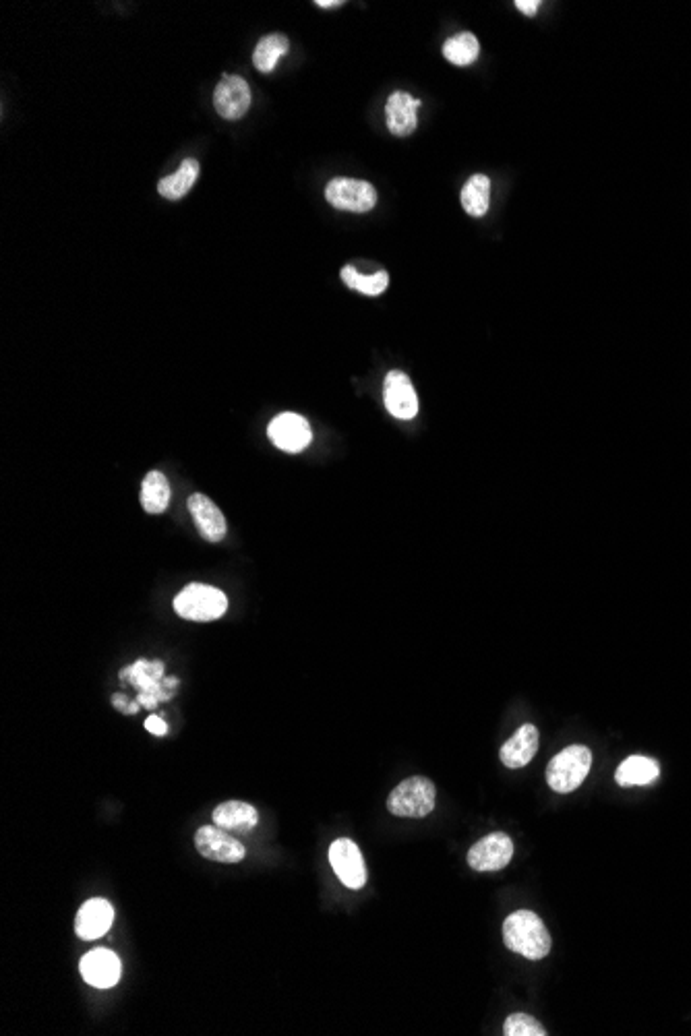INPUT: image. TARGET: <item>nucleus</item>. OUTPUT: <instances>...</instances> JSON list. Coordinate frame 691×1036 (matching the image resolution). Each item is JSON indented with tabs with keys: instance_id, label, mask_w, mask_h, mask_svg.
Returning <instances> with one entry per match:
<instances>
[{
	"instance_id": "obj_1",
	"label": "nucleus",
	"mask_w": 691,
	"mask_h": 1036,
	"mask_svg": "<svg viewBox=\"0 0 691 1036\" xmlns=\"http://www.w3.org/2000/svg\"><path fill=\"white\" fill-rule=\"evenodd\" d=\"M503 941L512 950L528 960H543L551 952V935L545 923L530 910L509 914L503 923Z\"/></svg>"
},
{
	"instance_id": "obj_2",
	"label": "nucleus",
	"mask_w": 691,
	"mask_h": 1036,
	"mask_svg": "<svg viewBox=\"0 0 691 1036\" xmlns=\"http://www.w3.org/2000/svg\"><path fill=\"white\" fill-rule=\"evenodd\" d=\"M174 611L180 619L187 621H216L228 611V598L214 586L189 584L174 598Z\"/></svg>"
},
{
	"instance_id": "obj_3",
	"label": "nucleus",
	"mask_w": 691,
	"mask_h": 1036,
	"mask_svg": "<svg viewBox=\"0 0 691 1036\" xmlns=\"http://www.w3.org/2000/svg\"><path fill=\"white\" fill-rule=\"evenodd\" d=\"M590 768L592 751L584 745H572L559 751L549 761L547 782L555 792H559V795H567V792H574L586 780Z\"/></svg>"
},
{
	"instance_id": "obj_4",
	"label": "nucleus",
	"mask_w": 691,
	"mask_h": 1036,
	"mask_svg": "<svg viewBox=\"0 0 691 1036\" xmlns=\"http://www.w3.org/2000/svg\"><path fill=\"white\" fill-rule=\"evenodd\" d=\"M435 799V784L425 776H412L392 790V795L387 799V809L396 817L420 819L433 813Z\"/></svg>"
},
{
	"instance_id": "obj_5",
	"label": "nucleus",
	"mask_w": 691,
	"mask_h": 1036,
	"mask_svg": "<svg viewBox=\"0 0 691 1036\" xmlns=\"http://www.w3.org/2000/svg\"><path fill=\"white\" fill-rule=\"evenodd\" d=\"M325 199L336 209L365 213L377 205V189L367 180L334 178L327 182Z\"/></svg>"
},
{
	"instance_id": "obj_6",
	"label": "nucleus",
	"mask_w": 691,
	"mask_h": 1036,
	"mask_svg": "<svg viewBox=\"0 0 691 1036\" xmlns=\"http://www.w3.org/2000/svg\"><path fill=\"white\" fill-rule=\"evenodd\" d=\"M195 846L201 857H205L209 861H216V863L234 865V863L245 861V857H247V848L240 844L234 836H230V832L218 828L216 824L203 826L197 830Z\"/></svg>"
},
{
	"instance_id": "obj_7",
	"label": "nucleus",
	"mask_w": 691,
	"mask_h": 1036,
	"mask_svg": "<svg viewBox=\"0 0 691 1036\" xmlns=\"http://www.w3.org/2000/svg\"><path fill=\"white\" fill-rule=\"evenodd\" d=\"M329 863L336 871L338 879L350 890H360L367 883V867L360 848L348 840L340 838L329 846Z\"/></svg>"
},
{
	"instance_id": "obj_8",
	"label": "nucleus",
	"mask_w": 691,
	"mask_h": 1036,
	"mask_svg": "<svg viewBox=\"0 0 691 1036\" xmlns=\"http://www.w3.org/2000/svg\"><path fill=\"white\" fill-rule=\"evenodd\" d=\"M512 859H514V842L503 832L485 836L483 840H478L468 850V865L480 873L499 871V869L507 867Z\"/></svg>"
},
{
	"instance_id": "obj_9",
	"label": "nucleus",
	"mask_w": 691,
	"mask_h": 1036,
	"mask_svg": "<svg viewBox=\"0 0 691 1036\" xmlns=\"http://www.w3.org/2000/svg\"><path fill=\"white\" fill-rule=\"evenodd\" d=\"M267 437L278 449L288 453H298L311 445L313 431L309 422L294 412H284L276 416L267 426Z\"/></svg>"
},
{
	"instance_id": "obj_10",
	"label": "nucleus",
	"mask_w": 691,
	"mask_h": 1036,
	"mask_svg": "<svg viewBox=\"0 0 691 1036\" xmlns=\"http://www.w3.org/2000/svg\"><path fill=\"white\" fill-rule=\"evenodd\" d=\"M120 679H129L139 691V706H145L149 710H154L162 699H168L170 693H164L162 691V681H164V664L160 662H145V660H139L137 664H133L131 668L123 670L120 673Z\"/></svg>"
},
{
	"instance_id": "obj_11",
	"label": "nucleus",
	"mask_w": 691,
	"mask_h": 1036,
	"mask_svg": "<svg viewBox=\"0 0 691 1036\" xmlns=\"http://www.w3.org/2000/svg\"><path fill=\"white\" fill-rule=\"evenodd\" d=\"M387 412L398 420H412L418 414V398L412 381L402 371H389L383 383Z\"/></svg>"
},
{
	"instance_id": "obj_12",
	"label": "nucleus",
	"mask_w": 691,
	"mask_h": 1036,
	"mask_svg": "<svg viewBox=\"0 0 691 1036\" xmlns=\"http://www.w3.org/2000/svg\"><path fill=\"white\" fill-rule=\"evenodd\" d=\"M214 106L226 120L243 118L251 106L249 83L243 77L226 73L214 91Z\"/></svg>"
},
{
	"instance_id": "obj_13",
	"label": "nucleus",
	"mask_w": 691,
	"mask_h": 1036,
	"mask_svg": "<svg viewBox=\"0 0 691 1036\" xmlns=\"http://www.w3.org/2000/svg\"><path fill=\"white\" fill-rule=\"evenodd\" d=\"M87 985L96 989H110L120 979V960L114 952L100 948L87 952L79 964Z\"/></svg>"
},
{
	"instance_id": "obj_14",
	"label": "nucleus",
	"mask_w": 691,
	"mask_h": 1036,
	"mask_svg": "<svg viewBox=\"0 0 691 1036\" xmlns=\"http://www.w3.org/2000/svg\"><path fill=\"white\" fill-rule=\"evenodd\" d=\"M112 923H114L112 904L104 898H94V900H87L79 908L77 919H75V931H77L79 939L94 941V939L104 937L108 933V929L112 927Z\"/></svg>"
},
{
	"instance_id": "obj_15",
	"label": "nucleus",
	"mask_w": 691,
	"mask_h": 1036,
	"mask_svg": "<svg viewBox=\"0 0 691 1036\" xmlns=\"http://www.w3.org/2000/svg\"><path fill=\"white\" fill-rule=\"evenodd\" d=\"M189 511L193 515V520L201 532V536L209 542H220L226 532H228V526H226V517L224 513L220 511V507L209 499L205 495H191L189 497Z\"/></svg>"
},
{
	"instance_id": "obj_16",
	"label": "nucleus",
	"mask_w": 691,
	"mask_h": 1036,
	"mask_svg": "<svg viewBox=\"0 0 691 1036\" xmlns=\"http://www.w3.org/2000/svg\"><path fill=\"white\" fill-rule=\"evenodd\" d=\"M420 108V100L412 98L406 91H396V94L389 96L385 106L387 116V129L396 137H408L416 131V112Z\"/></svg>"
},
{
	"instance_id": "obj_17",
	"label": "nucleus",
	"mask_w": 691,
	"mask_h": 1036,
	"mask_svg": "<svg viewBox=\"0 0 691 1036\" xmlns=\"http://www.w3.org/2000/svg\"><path fill=\"white\" fill-rule=\"evenodd\" d=\"M536 751H538V728L534 724H524L518 733L501 747L499 757L505 768L520 770L530 764Z\"/></svg>"
},
{
	"instance_id": "obj_18",
	"label": "nucleus",
	"mask_w": 691,
	"mask_h": 1036,
	"mask_svg": "<svg viewBox=\"0 0 691 1036\" xmlns=\"http://www.w3.org/2000/svg\"><path fill=\"white\" fill-rule=\"evenodd\" d=\"M212 817L218 828L234 834L251 832L259 821L257 809L245 801H226L214 809Z\"/></svg>"
},
{
	"instance_id": "obj_19",
	"label": "nucleus",
	"mask_w": 691,
	"mask_h": 1036,
	"mask_svg": "<svg viewBox=\"0 0 691 1036\" xmlns=\"http://www.w3.org/2000/svg\"><path fill=\"white\" fill-rule=\"evenodd\" d=\"M660 776V768L654 759L644 755L627 757L615 772V780L621 786H644Z\"/></svg>"
},
{
	"instance_id": "obj_20",
	"label": "nucleus",
	"mask_w": 691,
	"mask_h": 1036,
	"mask_svg": "<svg viewBox=\"0 0 691 1036\" xmlns=\"http://www.w3.org/2000/svg\"><path fill=\"white\" fill-rule=\"evenodd\" d=\"M197 178H199V162L193 158H187L183 164L178 166V170L174 174H170L158 182V193L164 199L178 201L191 191Z\"/></svg>"
},
{
	"instance_id": "obj_21",
	"label": "nucleus",
	"mask_w": 691,
	"mask_h": 1036,
	"mask_svg": "<svg viewBox=\"0 0 691 1036\" xmlns=\"http://www.w3.org/2000/svg\"><path fill=\"white\" fill-rule=\"evenodd\" d=\"M170 503V484L168 478L154 470L143 478L141 484V507L147 513H164Z\"/></svg>"
},
{
	"instance_id": "obj_22",
	"label": "nucleus",
	"mask_w": 691,
	"mask_h": 1036,
	"mask_svg": "<svg viewBox=\"0 0 691 1036\" xmlns=\"http://www.w3.org/2000/svg\"><path fill=\"white\" fill-rule=\"evenodd\" d=\"M462 205L468 216L483 218L491 205V180L485 174H474L462 189Z\"/></svg>"
},
{
	"instance_id": "obj_23",
	"label": "nucleus",
	"mask_w": 691,
	"mask_h": 1036,
	"mask_svg": "<svg viewBox=\"0 0 691 1036\" xmlns=\"http://www.w3.org/2000/svg\"><path fill=\"white\" fill-rule=\"evenodd\" d=\"M290 42L282 34H272L259 40L255 52H253V65L261 73H272L278 65V60L288 52Z\"/></svg>"
},
{
	"instance_id": "obj_24",
	"label": "nucleus",
	"mask_w": 691,
	"mask_h": 1036,
	"mask_svg": "<svg viewBox=\"0 0 691 1036\" xmlns=\"http://www.w3.org/2000/svg\"><path fill=\"white\" fill-rule=\"evenodd\" d=\"M340 276L348 288H352L360 294H367V296H379L389 286L387 271H377V273H371V276H365V273L356 271L352 265H346V267H342Z\"/></svg>"
},
{
	"instance_id": "obj_25",
	"label": "nucleus",
	"mask_w": 691,
	"mask_h": 1036,
	"mask_svg": "<svg viewBox=\"0 0 691 1036\" xmlns=\"http://www.w3.org/2000/svg\"><path fill=\"white\" fill-rule=\"evenodd\" d=\"M478 52H480V44H478L476 36H472L468 32L449 38L443 44V56L449 60V63L458 65V67L472 65L478 58Z\"/></svg>"
},
{
	"instance_id": "obj_26",
	"label": "nucleus",
	"mask_w": 691,
	"mask_h": 1036,
	"mask_svg": "<svg viewBox=\"0 0 691 1036\" xmlns=\"http://www.w3.org/2000/svg\"><path fill=\"white\" fill-rule=\"evenodd\" d=\"M505 1036H545V1026L528 1014H512L503 1024Z\"/></svg>"
},
{
	"instance_id": "obj_27",
	"label": "nucleus",
	"mask_w": 691,
	"mask_h": 1036,
	"mask_svg": "<svg viewBox=\"0 0 691 1036\" xmlns=\"http://www.w3.org/2000/svg\"><path fill=\"white\" fill-rule=\"evenodd\" d=\"M145 728H147L149 733H152V735H156V737L166 735V730H168L166 722H164L160 716H149V718L145 720Z\"/></svg>"
},
{
	"instance_id": "obj_28",
	"label": "nucleus",
	"mask_w": 691,
	"mask_h": 1036,
	"mask_svg": "<svg viewBox=\"0 0 691 1036\" xmlns=\"http://www.w3.org/2000/svg\"><path fill=\"white\" fill-rule=\"evenodd\" d=\"M516 7H518L524 15L534 17V15H536V11H538V7H540V3H538V0H516Z\"/></svg>"
},
{
	"instance_id": "obj_29",
	"label": "nucleus",
	"mask_w": 691,
	"mask_h": 1036,
	"mask_svg": "<svg viewBox=\"0 0 691 1036\" xmlns=\"http://www.w3.org/2000/svg\"><path fill=\"white\" fill-rule=\"evenodd\" d=\"M315 5L321 9H332V7H340L342 0H317Z\"/></svg>"
}]
</instances>
